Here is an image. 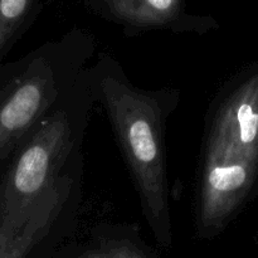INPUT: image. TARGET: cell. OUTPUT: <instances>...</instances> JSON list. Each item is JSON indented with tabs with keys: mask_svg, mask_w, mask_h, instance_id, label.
Here are the masks:
<instances>
[{
	"mask_svg": "<svg viewBox=\"0 0 258 258\" xmlns=\"http://www.w3.org/2000/svg\"><path fill=\"white\" fill-rule=\"evenodd\" d=\"M258 183V158L206 140L196 213L197 237L213 239L227 228Z\"/></svg>",
	"mask_w": 258,
	"mask_h": 258,
	"instance_id": "5",
	"label": "cell"
},
{
	"mask_svg": "<svg viewBox=\"0 0 258 258\" xmlns=\"http://www.w3.org/2000/svg\"><path fill=\"white\" fill-rule=\"evenodd\" d=\"M80 159L32 207L0 213V258H58L75 228Z\"/></svg>",
	"mask_w": 258,
	"mask_h": 258,
	"instance_id": "4",
	"label": "cell"
},
{
	"mask_svg": "<svg viewBox=\"0 0 258 258\" xmlns=\"http://www.w3.org/2000/svg\"><path fill=\"white\" fill-rule=\"evenodd\" d=\"M60 254L58 258H159L138 229L125 226L98 227L86 243Z\"/></svg>",
	"mask_w": 258,
	"mask_h": 258,
	"instance_id": "8",
	"label": "cell"
},
{
	"mask_svg": "<svg viewBox=\"0 0 258 258\" xmlns=\"http://www.w3.org/2000/svg\"><path fill=\"white\" fill-rule=\"evenodd\" d=\"M206 140L258 158V66L232 77L217 93Z\"/></svg>",
	"mask_w": 258,
	"mask_h": 258,
	"instance_id": "6",
	"label": "cell"
},
{
	"mask_svg": "<svg viewBox=\"0 0 258 258\" xmlns=\"http://www.w3.org/2000/svg\"><path fill=\"white\" fill-rule=\"evenodd\" d=\"M95 52V39L75 28L18 63L0 88V160L72 90Z\"/></svg>",
	"mask_w": 258,
	"mask_h": 258,
	"instance_id": "2",
	"label": "cell"
},
{
	"mask_svg": "<svg viewBox=\"0 0 258 258\" xmlns=\"http://www.w3.org/2000/svg\"><path fill=\"white\" fill-rule=\"evenodd\" d=\"M95 98L88 67L72 90L17 149L0 186V213L32 207L80 158Z\"/></svg>",
	"mask_w": 258,
	"mask_h": 258,
	"instance_id": "3",
	"label": "cell"
},
{
	"mask_svg": "<svg viewBox=\"0 0 258 258\" xmlns=\"http://www.w3.org/2000/svg\"><path fill=\"white\" fill-rule=\"evenodd\" d=\"M107 19L133 29H169L204 34L216 27L208 18L184 13V0H102Z\"/></svg>",
	"mask_w": 258,
	"mask_h": 258,
	"instance_id": "7",
	"label": "cell"
},
{
	"mask_svg": "<svg viewBox=\"0 0 258 258\" xmlns=\"http://www.w3.org/2000/svg\"><path fill=\"white\" fill-rule=\"evenodd\" d=\"M32 0H0V60L20 37Z\"/></svg>",
	"mask_w": 258,
	"mask_h": 258,
	"instance_id": "9",
	"label": "cell"
},
{
	"mask_svg": "<svg viewBox=\"0 0 258 258\" xmlns=\"http://www.w3.org/2000/svg\"><path fill=\"white\" fill-rule=\"evenodd\" d=\"M88 81L95 102L102 105L112 125L135 181L146 223L156 243L170 249L174 234L165 128L180 101L179 91L138 87L122 66L106 53L88 66Z\"/></svg>",
	"mask_w": 258,
	"mask_h": 258,
	"instance_id": "1",
	"label": "cell"
}]
</instances>
